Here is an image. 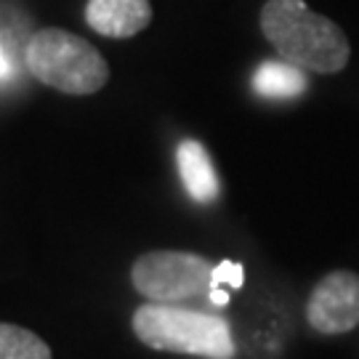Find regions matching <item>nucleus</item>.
<instances>
[{
    "label": "nucleus",
    "instance_id": "nucleus-5",
    "mask_svg": "<svg viewBox=\"0 0 359 359\" xmlns=\"http://www.w3.org/2000/svg\"><path fill=\"white\" fill-rule=\"evenodd\" d=\"M306 322L322 335L351 333L359 325V274L346 269L325 274L309 295Z\"/></svg>",
    "mask_w": 359,
    "mask_h": 359
},
{
    "label": "nucleus",
    "instance_id": "nucleus-11",
    "mask_svg": "<svg viewBox=\"0 0 359 359\" xmlns=\"http://www.w3.org/2000/svg\"><path fill=\"white\" fill-rule=\"evenodd\" d=\"M8 75H11V62H8V56H6L3 46H0V80H6Z\"/></svg>",
    "mask_w": 359,
    "mask_h": 359
},
{
    "label": "nucleus",
    "instance_id": "nucleus-10",
    "mask_svg": "<svg viewBox=\"0 0 359 359\" xmlns=\"http://www.w3.org/2000/svg\"><path fill=\"white\" fill-rule=\"evenodd\" d=\"M224 285L231 290L243 287V266L240 264H231V261L218 264L216 271H213V287H224Z\"/></svg>",
    "mask_w": 359,
    "mask_h": 359
},
{
    "label": "nucleus",
    "instance_id": "nucleus-6",
    "mask_svg": "<svg viewBox=\"0 0 359 359\" xmlns=\"http://www.w3.org/2000/svg\"><path fill=\"white\" fill-rule=\"evenodd\" d=\"M86 22L104 38L126 40L139 35L152 22L149 0H88Z\"/></svg>",
    "mask_w": 359,
    "mask_h": 359
},
{
    "label": "nucleus",
    "instance_id": "nucleus-4",
    "mask_svg": "<svg viewBox=\"0 0 359 359\" xmlns=\"http://www.w3.org/2000/svg\"><path fill=\"white\" fill-rule=\"evenodd\" d=\"M216 264L184 250H149L133 261L130 283L152 304H181L208 295Z\"/></svg>",
    "mask_w": 359,
    "mask_h": 359
},
{
    "label": "nucleus",
    "instance_id": "nucleus-8",
    "mask_svg": "<svg viewBox=\"0 0 359 359\" xmlns=\"http://www.w3.org/2000/svg\"><path fill=\"white\" fill-rule=\"evenodd\" d=\"M253 88L264 99H295L306 90V75L287 62H264L256 69Z\"/></svg>",
    "mask_w": 359,
    "mask_h": 359
},
{
    "label": "nucleus",
    "instance_id": "nucleus-2",
    "mask_svg": "<svg viewBox=\"0 0 359 359\" xmlns=\"http://www.w3.org/2000/svg\"><path fill=\"white\" fill-rule=\"evenodd\" d=\"M133 333L144 346L205 359H234L231 325L221 314L194 311L179 304H144L133 311Z\"/></svg>",
    "mask_w": 359,
    "mask_h": 359
},
{
    "label": "nucleus",
    "instance_id": "nucleus-1",
    "mask_svg": "<svg viewBox=\"0 0 359 359\" xmlns=\"http://www.w3.org/2000/svg\"><path fill=\"white\" fill-rule=\"evenodd\" d=\"M261 32L283 62L304 72L335 75L351 59L346 32L327 16L311 11L304 0H266L261 8Z\"/></svg>",
    "mask_w": 359,
    "mask_h": 359
},
{
    "label": "nucleus",
    "instance_id": "nucleus-3",
    "mask_svg": "<svg viewBox=\"0 0 359 359\" xmlns=\"http://www.w3.org/2000/svg\"><path fill=\"white\" fill-rule=\"evenodd\" d=\"M25 65L29 75L43 86H51L69 96H90L109 80V65L104 53L86 38L59 27L38 29L29 38Z\"/></svg>",
    "mask_w": 359,
    "mask_h": 359
},
{
    "label": "nucleus",
    "instance_id": "nucleus-7",
    "mask_svg": "<svg viewBox=\"0 0 359 359\" xmlns=\"http://www.w3.org/2000/svg\"><path fill=\"white\" fill-rule=\"evenodd\" d=\"M176 165L187 194L197 205H210L218 197V176L208 149L194 139H184L176 149Z\"/></svg>",
    "mask_w": 359,
    "mask_h": 359
},
{
    "label": "nucleus",
    "instance_id": "nucleus-9",
    "mask_svg": "<svg viewBox=\"0 0 359 359\" xmlns=\"http://www.w3.org/2000/svg\"><path fill=\"white\" fill-rule=\"evenodd\" d=\"M0 359H53L51 346L27 327L0 322Z\"/></svg>",
    "mask_w": 359,
    "mask_h": 359
}]
</instances>
